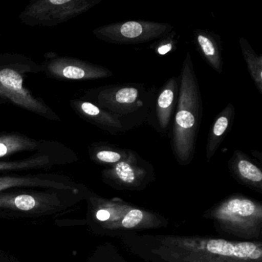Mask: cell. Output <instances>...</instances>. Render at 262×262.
<instances>
[{
    "mask_svg": "<svg viewBox=\"0 0 262 262\" xmlns=\"http://www.w3.org/2000/svg\"><path fill=\"white\" fill-rule=\"evenodd\" d=\"M38 144L24 136L5 135L0 136V158L6 157L19 151L33 150Z\"/></svg>",
    "mask_w": 262,
    "mask_h": 262,
    "instance_id": "cell-18",
    "label": "cell"
},
{
    "mask_svg": "<svg viewBox=\"0 0 262 262\" xmlns=\"http://www.w3.org/2000/svg\"><path fill=\"white\" fill-rule=\"evenodd\" d=\"M213 217L226 231L238 235L251 236L260 231L262 208L250 199L234 198L217 207Z\"/></svg>",
    "mask_w": 262,
    "mask_h": 262,
    "instance_id": "cell-5",
    "label": "cell"
},
{
    "mask_svg": "<svg viewBox=\"0 0 262 262\" xmlns=\"http://www.w3.org/2000/svg\"><path fill=\"white\" fill-rule=\"evenodd\" d=\"M193 35L199 54L214 71L222 74L224 62L220 36L214 32L201 29H194Z\"/></svg>",
    "mask_w": 262,
    "mask_h": 262,
    "instance_id": "cell-13",
    "label": "cell"
},
{
    "mask_svg": "<svg viewBox=\"0 0 262 262\" xmlns=\"http://www.w3.org/2000/svg\"><path fill=\"white\" fill-rule=\"evenodd\" d=\"M173 30L168 24L145 20L125 21L96 29L95 36L108 43L136 45L157 40Z\"/></svg>",
    "mask_w": 262,
    "mask_h": 262,
    "instance_id": "cell-4",
    "label": "cell"
},
{
    "mask_svg": "<svg viewBox=\"0 0 262 262\" xmlns=\"http://www.w3.org/2000/svg\"><path fill=\"white\" fill-rule=\"evenodd\" d=\"M179 77V100L170 133V145L176 160L185 165L194 158L203 114L202 93L189 50Z\"/></svg>",
    "mask_w": 262,
    "mask_h": 262,
    "instance_id": "cell-2",
    "label": "cell"
},
{
    "mask_svg": "<svg viewBox=\"0 0 262 262\" xmlns=\"http://www.w3.org/2000/svg\"><path fill=\"white\" fill-rule=\"evenodd\" d=\"M132 150L120 148L107 142H96L90 147L92 159L100 163L115 165L129 156Z\"/></svg>",
    "mask_w": 262,
    "mask_h": 262,
    "instance_id": "cell-15",
    "label": "cell"
},
{
    "mask_svg": "<svg viewBox=\"0 0 262 262\" xmlns=\"http://www.w3.org/2000/svg\"><path fill=\"white\" fill-rule=\"evenodd\" d=\"M73 103L75 110L83 119L110 134L125 133L136 127L129 121L105 111L91 102L77 100Z\"/></svg>",
    "mask_w": 262,
    "mask_h": 262,
    "instance_id": "cell-10",
    "label": "cell"
},
{
    "mask_svg": "<svg viewBox=\"0 0 262 262\" xmlns=\"http://www.w3.org/2000/svg\"><path fill=\"white\" fill-rule=\"evenodd\" d=\"M51 165V159L50 156L42 155L21 161H0V171H22L44 168Z\"/></svg>",
    "mask_w": 262,
    "mask_h": 262,
    "instance_id": "cell-19",
    "label": "cell"
},
{
    "mask_svg": "<svg viewBox=\"0 0 262 262\" xmlns=\"http://www.w3.org/2000/svg\"><path fill=\"white\" fill-rule=\"evenodd\" d=\"M180 77L172 76L158 91L156 102L147 123L164 137L170 136L171 120L179 100Z\"/></svg>",
    "mask_w": 262,
    "mask_h": 262,
    "instance_id": "cell-8",
    "label": "cell"
},
{
    "mask_svg": "<svg viewBox=\"0 0 262 262\" xmlns=\"http://www.w3.org/2000/svg\"><path fill=\"white\" fill-rule=\"evenodd\" d=\"M102 0H47L36 2L23 13L27 24L51 26L68 20L101 3Z\"/></svg>",
    "mask_w": 262,
    "mask_h": 262,
    "instance_id": "cell-6",
    "label": "cell"
},
{
    "mask_svg": "<svg viewBox=\"0 0 262 262\" xmlns=\"http://www.w3.org/2000/svg\"><path fill=\"white\" fill-rule=\"evenodd\" d=\"M230 166L242 179L252 183H260L262 172L260 168L254 165L248 156L240 150H236L230 160Z\"/></svg>",
    "mask_w": 262,
    "mask_h": 262,
    "instance_id": "cell-16",
    "label": "cell"
},
{
    "mask_svg": "<svg viewBox=\"0 0 262 262\" xmlns=\"http://www.w3.org/2000/svg\"><path fill=\"white\" fill-rule=\"evenodd\" d=\"M241 51L248 67V71L255 85L256 89L262 94V56L257 55L249 42L245 38L239 39Z\"/></svg>",
    "mask_w": 262,
    "mask_h": 262,
    "instance_id": "cell-17",
    "label": "cell"
},
{
    "mask_svg": "<svg viewBox=\"0 0 262 262\" xmlns=\"http://www.w3.org/2000/svg\"><path fill=\"white\" fill-rule=\"evenodd\" d=\"M26 187H41L61 191H77L68 179L59 176H0V192L10 188Z\"/></svg>",
    "mask_w": 262,
    "mask_h": 262,
    "instance_id": "cell-12",
    "label": "cell"
},
{
    "mask_svg": "<svg viewBox=\"0 0 262 262\" xmlns=\"http://www.w3.org/2000/svg\"><path fill=\"white\" fill-rule=\"evenodd\" d=\"M151 253L163 262H262L258 242L210 237L162 236Z\"/></svg>",
    "mask_w": 262,
    "mask_h": 262,
    "instance_id": "cell-1",
    "label": "cell"
},
{
    "mask_svg": "<svg viewBox=\"0 0 262 262\" xmlns=\"http://www.w3.org/2000/svg\"><path fill=\"white\" fill-rule=\"evenodd\" d=\"M143 219V213L139 209H133L128 211L122 222V226L126 228H132L136 227L142 222Z\"/></svg>",
    "mask_w": 262,
    "mask_h": 262,
    "instance_id": "cell-21",
    "label": "cell"
},
{
    "mask_svg": "<svg viewBox=\"0 0 262 262\" xmlns=\"http://www.w3.org/2000/svg\"><path fill=\"white\" fill-rule=\"evenodd\" d=\"M178 43L179 41L176 38V31L172 30L166 36L156 40L151 46V48L157 56H165L176 51Z\"/></svg>",
    "mask_w": 262,
    "mask_h": 262,
    "instance_id": "cell-20",
    "label": "cell"
},
{
    "mask_svg": "<svg viewBox=\"0 0 262 262\" xmlns=\"http://www.w3.org/2000/svg\"><path fill=\"white\" fill-rule=\"evenodd\" d=\"M49 70L56 76L72 80H91L113 76V72L105 67L76 59L55 61L50 65Z\"/></svg>",
    "mask_w": 262,
    "mask_h": 262,
    "instance_id": "cell-11",
    "label": "cell"
},
{
    "mask_svg": "<svg viewBox=\"0 0 262 262\" xmlns=\"http://www.w3.org/2000/svg\"><path fill=\"white\" fill-rule=\"evenodd\" d=\"M235 118V108L228 103L214 118L210 128L206 142V158L208 160L215 154L225 137L231 131Z\"/></svg>",
    "mask_w": 262,
    "mask_h": 262,
    "instance_id": "cell-14",
    "label": "cell"
},
{
    "mask_svg": "<svg viewBox=\"0 0 262 262\" xmlns=\"http://www.w3.org/2000/svg\"><path fill=\"white\" fill-rule=\"evenodd\" d=\"M111 217V214H110V211H108L107 209H102L98 210L96 213V217L97 220L100 221V222H105V221H108V219Z\"/></svg>",
    "mask_w": 262,
    "mask_h": 262,
    "instance_id": "cell-22",
    "label": "cell"
},
{
    "mask_svg": "<svg viewBox=\"0 0 262 262\" xmlns=\"http://www.w3.org/2000/svg\"><path fill=\"white\" fill-rule=\"evenodd\" d=\"M158 91L145 84L125 83L101 86L90 90L88 95L92 103L137 127L148 122Z\"/></svg>",
    "mask_w": 262,
    "mask_h": 262,
    "instance_id": "cell-3",
    "label": "cell"
},
{
    "mask_svg": "<svg viewBox=\"0 0 262 262\" xmlns=\"http://www.w3.org/2000/svg\"><path fill=\"white\" fill-rule=\"evenodd\" d=\"M62 201L55 193L0 192V211L39 215L63 209Z\"/></svg>",
    "mask_w": 262,
    "mask_h": 262,
    "instance_id": "cell-7",
    "label": "cell"
},
{
    "mask_svg": "<svg viewBox=\"0 0 262 262\" xmlns=\"http://www.w3.org/2000/svg\"><path fill=\"white\" fill-rule=\"evenodd\" d=\"M0 98L10 99L13 103L42 116L50 113L43 104L33 98L24 88V77L19 68L9 67L0 69Z\"/></svg>",
    "mask_w": 262,
    "mask_h": 262,
    "instance_id": "cell-9",
    "label": "cell"
}]
</instances>
